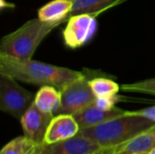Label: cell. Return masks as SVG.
Returning a JSON list of instances; mask_svg holds the SVG:
<instances>
[{
    "mask_svg": "<svg viewBox=\"0 0 155 154\" xmlns=\"http://www.w3.org/2000/svg\"><path fill=\"white\" fill-rule=\"evenodd\" d=\"M0 74L17 81L39 86L49 85L59 91L82 77L84 74L69 68L38 61L21 60L0 53Z\"/></svg>",
    "mask_w": 155,
    "mask_h": 154,
    "instance_id": "6da1fadb",
    "label": "cell"
},
{
    "mask_svg": "<svg viewBox=\"0 0 155 154\" xmlns=\"http://www.w3.org/2000/svg\"><path fill=\"white\" fill-rule=\"evenodd\" d=\"M154 127L153 121L137 114L135 111H126L124 115L100 125L80 130V133L102 148H115Z\"/></svg>",
    "mask_w": 155,
    "mask_h": 154,
    "instance_id": "7a4b0ae2",
    "label": "cell"
},
{
    "mask_svg": "<svg viewBox=\"0 0 155 154\" xmlns=\"http://www.w3.org/2000/svg\"><path fill=\"white\" fill-rule=\"evenodd\" d=\"M69 18L57 22H45L35 18L1 39L0 53L21 60L32 59L41 42L58 25Z\"/></svg>",
    "mask_w": 155,
    "mask_h": 154,
    "instance_id": "3957f363",
    "label": "cell"
},
{
    "mask_svg": "<svg viewBox=\"0 0 155 154\" xmlns=\"http://www.w3.org/2000/svg\"><path fill=\"white\" fill-rule=\"evenodd\" d=\"M34 94L22 87L15 78L0 74V109L20 120L35 102Z\"/></svg>",
    "mask_w": 155,
    "mask_h": 154,
    "instance_id": "277c9868",
    "label": "cell"
},
{
    "mask_svg": "<svg viewBox=\"0 0 155 154\" xmlns=\"http://www.w3.org/2000/svg\"><path fill=\"white\" fill-rule=\"evenodd\" d=\"M89 80L84 74L61 91V106L55 115H74L94 103L96 96L91 89Z\"/></svg>",
    "mask_w": 155,
    "mask_h": 154,
    "instance_id": "5b68a950",
    "label": "cell"
},
{
    "mask_svg": "<svg viewBox=\"0 0 155 154\" xmlns=\"http://www.w3.org/2000/svg\"><path fill=\"white\" fill-rule=\"evenodd\" d=\"M97 29L96 17L87 14L75 15L69 17L63 31L64 44L70 48H77L86 44Z\"/></svg>",
    "mask_w": 155,
    "mask_h": 154,
    "instance_id": "8992f818",
    "label": "cell"
},
{
    "mask_svg": "<svg viewBox=\"0 0 155 154\" xmlns=\"http://www.w3.org/2000/svg\"><path fill=\"white\" fill-rule=\"evenodd\" d=\"M54 114L40 111L33 103L20 119L24 135L37 144L45 143V137Z\"/></svg>",
    "mask_w": 155,
    "mask_h": 154,
    "instance_id": "52a82bcc",
    "label": "cell"
},
{
    "mask_svg": "<svg viewBox=\"0 0 155 154\" xmlns=\"http://www.w3.org/2000/svg\"><path fill=\"white\" fill-rule=\"evenodd\" d=\"M103 148L84 136L82 133L65 141L45 144L41 154H94Z\"/></svg>",
    "mask_w": 155,
    "mask_h": 154,
    "instance_id": "ba28073f",
    "label": "cell"
},
{
    "mask_svg": "<svg viewBox=\"0 0 155 154\" xmlns=\"http://www.w3.org/2000/svg\"><path fill=\"white\" fill-rule=\"evenodd\" d=\"M80 132V127L71 114H57L52 119L45 137V144H53L74 137Z\"/></svg>",
    "mask_w": 155,
    "mask_h": 154,
    "instance_id": "9c48e42d",
    "label": "cell"
},
{
    "mask_svg": "<svg viewBox=\"0 0 155 154\" xmlns=\"http://www.w3.org/2000/svg\"><path fill=\"white\" fill-rule=\"evenodd\" d=\"M126 111L118 107H114L109 111H104L96 107L93 103L84 110L74 113L73 116L77 122L80 130H84L100 125L107 121L124 115Z\"/></svg>",
    "mask_w": 155,
    "mask_h": 154,
    "instance_id": "30bf717a",
    "label": "cell"
},
{
    "mask_svg": "<svg viewBox=\"0 0 155 154\" xmlns=\"http://www.w3.org/2000/svg\"><path fill=\"white\" fill-rule=\"evenodd\" d=\"M155 150V127L117 147L115 154H150Z\"/></svg>",
    "mask_w": 155,
    "mask_h": 154,
    "instance_id": "8fae6325",
    "label": "cell"
},
{
    "mask_svg": "<svg viewBox=\"0 0 155 154\" xmlns=\"http://www.w3.org/2000/svg\"><path fill=\"white\" fill-rule=\"evenodd\" d=\"M34 103L40 111L55 115L61 106V91L49 85L41 86Z\"/></svg>",
    "mask_w": 155,
    "mask_h": 154,
    "instance_id": "7c38bea8",
    "label": "cell"
},
{
    "mask_svg": "<svg viewBox=\"0 0 155 154\" xmlns=\"http://www.w3.org/2000/svg\"><path fill=\"white\" fill-rule=\"evenodd\" d=\"M125 1L126 0H73V8L69 17L80 14H87L96 17L103 12Z\"/></svg>",
    "mask_w": 155,
    "mask_h": 154,
    "instance_id": "4fadbf2b",
    "label": "cell"
},
{
    "mask_svg": "<svg viewBox=\"0 0 155 154\" xmlns=\"http://www.w3.org/2000/svg\"><path fill=\"white\" fill-rule=\"evenodd\" d=\"M73 0H53L38 10V18L45 22H57L69 18Z\"/></svg>",
    "mask_w": 155,
    "mask_h": 154,
    "instance_id": "5bb4252c",
    "label": "cell"
},
{
    "mask_svg": "<svg viewBox=\"0 0 155 154\" xmlns=\"http://www.w3.org/2000/svg\"><path fill=\"white\" fill-rule=\"evenodd\" d=\"M89 84L96 97H108L116 95L121 86L114 81L105 77H95L89 80Z\"/></svg>",
    "mask_w": 155,
    "mask_h": 154,
    "instance_id": "9a60e30c",
    "label": "cell"
},
{
    "mask_svg": "<svg viewBox=\"0 0 155 154\" xmlns=\"http://www.w3.org/2000/svg\"><path fill=\"white\" fill-rule=\"evenodd\" d=\"M38 145L39 144L23 135L6 143L1 150L0 154H32Z\"/></svg>",
    "mask_w": 155,
    "mask_h": 154,
    "instance_id": "2e32d148",
    "label": "cell"
},
{
    "mask_svg": "<svg viewBox=\"0 0 155 154\" xmlns=\"http://www.w3.org/2000/svg\"><path fill=\"white\" fill-rule=\"evenodd\" d=\"M121 90L126 93H143L155 96V78L147 79L133 84H124L121 85Z\"/></svg>",
    "mask_w": 155,
    "mask_h": 154,
    "instance_id": "e0dca14e",
    "label": "cell"
},
{
    "mask_svg": "<svg viewBox=\"0 0 155 154\" xmlns=\"http://www.w3.org/2000/svg\"><path fill=\"white\" fill-rule=\"evenodd\" d=\"M119 101V96L118 95H114V96H108V97H96L94 104L104 111H109L112 110L113 108L116 107L115 104Z\"/></svg>",
    "mask_w": 155,
    "mask_h": 154,
    "instance_id": "ac0fdd59",
    "label": "cell"
},
{
    "mask_svg": "<svg viewBox=\"0 0 155 154\" xmlns=\"http://www.w3.org/2000/svg\"><path fill=\"white\" fill-rule=\"evenodd\" d=\"M135 113L139 115H142L143 117H146V118L155 122V105L149 107V108H146V109L135 111Z\"/></svg>",
    "mask_w": 155,
    "mask_h": 154,
    "instance_id": "d6986e66",
    "label": "cell"
},
{
    "mask_svg": "<svg viewBox=\"0 0 155 154\" xmlns=\"http://www.w3.org/2000/svg\"><path fill=\"white\" fill-rule=\"evenodd\" d=\"M117 150V147L115 148H103L99 152H97L94 154H115Z\"/></svg>",
    "mask_w": 155,
    "mask_h": 154,
    "instance_id": "ffe728a7",
    "label": "cell"
},
{
    "mask_svg": "<svg viewBox=\"0 0 155 154\" xmlns=\"http://www.w3.org/2000/svg\"><path fill=\"white\" fill-rule=\"evenodd\" d=\"M43 146H44V144H39V145L37 146V148L35 149V151L32 154H41V152H42V149H43Z\"/></svg>",
    "mask_w": 155,
    "mask_h": 154,
    "instance_id": "44dd1931",
    "label": "cell"
},
{
    "mask_svg": "<svg viewBox=\"0 0 155 154\" xmlns=\"http://www.w3.org/2000/svg\"><path fill=\"white\" fill-rule=\"evenodd\" d=\"M150 154H155V150L154 151H153V152H151V153Z\"/></svg>",
    "mask_w": 155,
    "mask_h": 154,
    "instance_id": "7402d4cb",
    "label": "cell"
}]
</instances>
